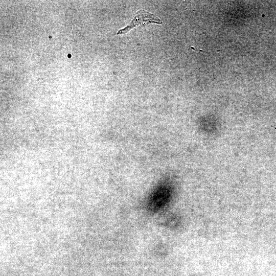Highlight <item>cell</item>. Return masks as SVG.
<instances>
[{"instance_id": "6da1fadb", "label": "cell", "mask_w": 276, "mask_h": 276, "mask_svg": "<svg viewBox=\"0 0 276 276\" xmlns=\"http://www.w3.org/2000/svg\"><path fill=\"white\" fill-rule=\"evenodd\" d=\"M150 23L160 24L162 21L154 14L144 10L136 12L130 24L124 28L120 30L117 34H123L138 26H145Z\"/></svg>"}]
</instances>
